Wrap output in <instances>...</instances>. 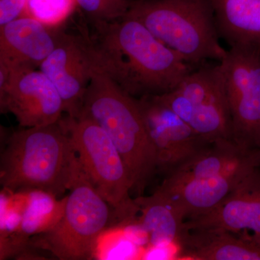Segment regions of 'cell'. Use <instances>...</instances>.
Wrapping results in <instances>:
<instances>
[{
  "label": "cell",
  "instance_id": "1",
  "mask_svg": "<svg viewBox=\"0 0 260 260\" xmlns=\"http://www.w3.org/2000/svg\"><path fill=\"white\" fill-rule=\"evenodd\" d=\"M88 21L81 30L94 66L135 99L169 93L194 70L136 19Z\"/></svg>",
  "mask_w": 260,
  "mask_h": 260
},
{
  "label": "cell",
  "instance_id": "2",
  "mask_svg": "<svg viewBox=\"0 0 260 260\" xmlns=\"http://www.w3.org/2000/svg\"><path fill=\"white\" fill-rule=\"evenodd\" d=\"M10 135L1 152L0 184L10 193L38 189L57 198L83 171L60 122L23 128Z\"/></svg>",
  "mask_w": 260,
  "mask_h": 260
},
{
  "label": "cell",
  "instance_id": "3",
  "mask_svg": "<svg viewBox=\"0 0 260 260\" xmlns=\"http://www.w3.org/2000/svg\"><path fill=\"white\" fill-rule=\"evenodd\" d=\"M79 116L94 121L107 133L125 162L132 191L143 195L158 169L156 153L137 99L93 65Z\"/></svg>",
  "mask_w": 260,
  "mask_h": 260
},
{
  "label": "cell",
  "instance_id": "4",
  "mask_svg": "<svg viewBox=\"0 0 260 260\" xmlns=\"http://www.w3.org/2000/svg\"><path fill=\"white\" fill-rule=\"evenodd\" d=\"M126 15L191 65L226 56L208 0H133Z\"/></svg>",
  "mask_w": 260,
  "mask_h": 260
},
{
  "label": "cell",
  "instance_id": "5",
  "mask_svg": "<svg viewBox=\"0 0 260 260\" xmlns=\"http://www.w3.org/2000/svg\"><path fill=\"white\" fill-rule=\"evenodd\" d=\"M69 191L60 220L47 232L30 239L28 244L59 259H89L110 223L112 207L94 189L83 169Z\"/></svg>",
  "mask_w": 260,
  "mask_h": 260
},
{
  "label": "cell",
  "instance_id": "6",
  "mask_svg": "<svg viewBox=\"0 0 260 260\" xmlns=\"http://www.w3.org/2000/svg\"><path fill=\"white\" fill-rule=\"evenodd\" d=\"M94 189L121 220H131L139 211L130 193L133 184L119 150L105 131L87 118L67 116L59 119Z\"/></svg>",
  "mask_w": 260,
  "mask_h": 260
},
{
  "label": "cell",
  "instance_id": "7",
  "mask_svg": "<svg viewBox=\"0 0 260 260\" xmlns=\"http://www.w3.org/2000/svg\"><path fill=\"white\" fill-rule=\"evenodd\" d=\"M207 143L232 139V122L220 62L201 65L177 88L156 95Z\"/></svg>",
  "mask_w": 260,
  "mask_h": 260
},
{
  "label": "cell",
  "instance_id": "8",
  "mask_svg": "<svg viewBox=\"0 0 260 260\" xmlns=\"http://www.w3.org/2000/svg\"><path fill=\"white\" fill-rule=\"evenodd\" d=\"M232 122V139L260 151V46L231 47L220 61Z\"/></svg>",
  "mask_w": 260,
  "mask_h": 260
},
{
  "label": "cell",
  "instance_id": "9",
  "mask_svg": "<svg viewBox=\"0 0 260 260\" xmlns=\"http://www.w3.org/2000/svg\"><path fill=\"white\" fill-rule=\"evenodd\" d=\"M10 73L9 78L0 80L2 113L13 114L23 128L49 125L59 121L64 112V104L47 75L40 70Z\"/></svg>",
  "mask_w": 260,
  "mask_h": 260
},
{
  "label": "cell",
  "instance_id": "10",
  "mask_svg": "<svg viewBox=\"0 0 260 260\" xmlns=\"http://www.w3.org/2000/svg\"><path fill=\"white\" fill-rule=\"evenodd\" d=\"M93 69L88 42L83 32L69 34L58 29L55 48L43 61L39 70L57 89L64 104V112L77 118Z\"/></svg>",
  "mask_w": 260,
  "mask_h": 260
},
{
  "label": "cell",
  "instance_id": "11",
  "mask_svg": "<svg viewBox=\"0 0 260 260\" xmlns=\"http://www.w3.org/2000/svg\"><path fill=\"white\" fill-rule=\"evenodd\" d=\"M137 101L156 153L158 172L166 175L209 144L156 95Z\"/></svg>",
  "mask_w": 260,
  "mask_h": 260
},
{
  "label": "cell",
  "instance_id": "12",
  "mask_svg": "<svg viewBox=\"0 0 260 260\" xmlns=\"http://www.w3.org/2000/svg\"><path fill=\"white\" fill-rule=\"evenodd\" d=\"M221 229L250 234L260 245V165L243 178L218 206L184 220L183 230Z\"/></svg>",
  "mask_w": 260,
  "mask_h": 260
},
{
  "label": "cell",
  "instance_id": "13",
  "mask_svg": "<svg viewBox=\"0 0 260 260\" xmlns=\"http://www.w3.org/2000/svg\"><path fill=\"white\" fill-rule=\"evenodd\" d=\"M58 29L28 16L0 26V64L12 73L37 70L55 48Z\"/></svg>",
  "mask_w": 260,
  "mask_h": 260
},
{
  "label": "cell",
  "instance_id": "14",
  "mask_svg": "<svg viewBox=\"0 0 260 260\" xmlns=\"http://www.w3.org/2000/svg\"><path fill=\"white\" fill-rule=\"evenodd\" d=\"M259 153L241 148L233 140H218L166 174L161 184L174 185L191 179L249 172L259 165Z\"/></svg>",
  "mask_w": 260,
  "mask_h": 260
},
{
  "label": "cell",
  "instance_id": "15",
  "mask_svg": "<svg viewBox=\"0 0 260 260\" xmlns=\"http://www.w3.org/2000/svg\"><path fill=\"white\" fill-rule=\"evenodd\" d=\"M181 256L195 260H260V245L221 229L183 230Z\"/></svg>",
  "mask_w": 260,
  "mask_h": 260
},
{
  "label": "cell",
  "instance_id": "16",
  "mask_svg": "<svg viewBox=\"0 0 260 260\" xmlns=\"http://www.w3.org/2000/svg\"><path fill=\"white\" fill-rule=\"evenodd\" d=\"M249 172L191 179L174 185L161 184L156 190L167 197L186 219L218 206Z\"/></svg>",
  "mask_w": 260,
  "mask_h": 260
},
{
  "label": "cell",
  "instance_id": "17",
  "mask_svg": "<svg viewBox=\"0 0 260 260\" xmlns=\"http://www.w3.org/2000/svg\"><path fill=\"white\" fill-rule=\"evenodd\" d=\"M20 192L23 193L24 200L18 229L13 234L1 237V240L15 251L26 249L30 239L56 225L65 206V197L59 200L50 193L38 189Z\"/></svg>",
  "mask_w": 260,
  "mask_h": 260
},
{
  "label": "cell",
  "instance_id": "18",
  "mask_svg": "<svg viewBox=\"0 0 260 260\" xmlns=\"http://www.w3.org/2000/svg\"><path fill=\"white\" fill-rule=\"evenodd\" d=\"M220 38L230 46H260V0H208Z\"/></svg>",
  "mask_w": 260,
  "mask_h": 260
},
{
  "label": "cell",
  "instance_id": "19",
  "mask_svg": "<svg viewBox=\"0 0 260 260\" xmlns=\"http://www.w3.org/2000/svg\"><path fill=\"white\" fill-rule=\"evenodd\" d=\"M135 202L141 213L140 224L154 246L178 244L185 216L167 197L155 190L150 196H138Z\"/></svg>",
  "mask_w": 260,
  "mask_h": 260
},
{
  "label": "cell",
  "instance_id": "20",
  "mask_svg": "<svg viewBox=\"0 0 260 260\" xmlns=\"http://www.w3.org/2000/svg\"><path fill=\"white\" fill-rule=\"evenodd\" d=\"M76 7V0H28L22 16L36 19L50 28H59Z\"/></svg>",
  "mask_w": 260,
  "mask_h": 260
},
{
  "label": "cell",
  "instance_id": "21",
  "mask_svg": "<svg viewBox=\"0 0 260 260\" xmlns=\"http://www.w3.org/2000/svg\"><path fill=\"white\" fill-rule=\"evenodd\" d=\"M133 0H76L87 19L111 21L127 14Z\"/></svg>",
  "mask_w": 260,
  "mask_h": 260
},
{
  "label": "cell",
  "instance_id": "22",
  "mask_svg": "<svg viewBox=\"0 0 260 260\" xmlns=\"http://www.w3.org/2000/svg\"><path fill=\"white\" fill-rule=\"evenodd\" d=\"M27 1L28 0H0V26L22 16Z\"/></svg>",
  "mask_w": 260,
  "mask_h": 260
},
{
  "label": "cell",
  "instance_id": "23",
  "mask_svg": "<svg viewBox=\"0 0 260 260\" xmlns=\"http://www.w3.org/2000/svg\"><path fill=\"white\" fill-rule=\"evenodd\" d=\"M259 162H260V153H259Z\"/></svg>",
  "mask_w": 260,
  "mask_h": 260
}]
</instances>
